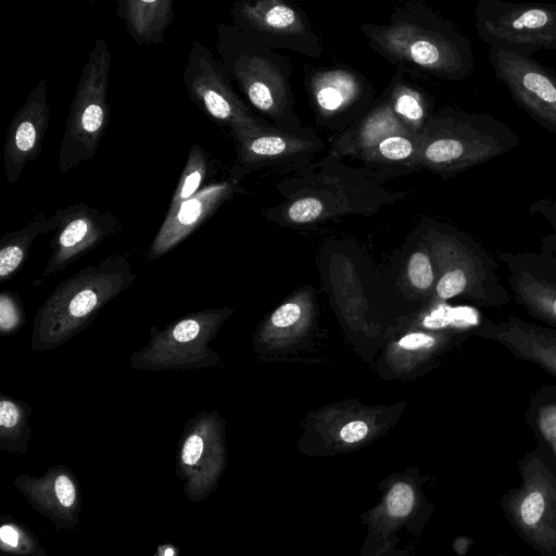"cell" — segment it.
I'll return each instance as SVG.
<instances>
[{
	"label": "cell",
	"mask_w": 556,
	"mask_h": 556,
	"mask_svg": "<svg viewBox=\"0 0 556 556\" xmlns=\"http://www.w3.org/2000/svg\"><path fill=\"white\" fill-rule=\"evenodd\" d=\"M359 27L368 47L404 73L462 81L475 70L469 38L422 3L402 4L388 23Z\"/></svg>",
	"instance_id": "6da1fadb"
},
{
	"label": "cell",
	"mask_w": 556,
	"mask_h": 556,
	"mask_svg": "<svg viewBox=\"0 0 556 556\" xmlns=\"http://www.w3.org/2000/svg\"><path fill=\"white\" fill-rule=\"evenodd\" d=\"M281 201L267 208L271 219L309 225L346 214L370 215L408 194L393 191L359 167L323 156L274 182Z\"/></svg>",
	"instance_id": "7a4b0ae2"
},
{
	"label": "cell",
	"mask_w": 556,
	"mask_h": 556,
	"mask_svg": "<svg viewBox=\"0 0 556 556\" xmlns=\"http://www.w3.org/2000/svg\"><path fill=\"white\" fill-rule=\"evenodd\" d=\"M520 144L518 135L488 113L443 106L432 113L420 138L422 169L451 177Z\"/></svg>",
	"instance_id": "3957f363"
},
{
	"label": "cell",
	"mask_w": 556,
	"mask_h": 556,
	"mask_svg": "<svg viewBox=\"0 0 556 556\" xmlns=\"http://www.w3.org/2000/svg\"><path fill=\"white\" fill-rule=\"evenodd\" d=\"M233 35L228 67L254 113L280 129L302 128L294 110L292 67L288 59L239 31Z\"/></svg>",
	"instance_id": "277c9868"
},
{
	"label": "cell",
	"mask_w": 556,
	"mask_h": 556,
	"mask_svg": "<svg viewBox=\"0 0 556 556\" xmlns=\"http://www.w3.org/2000/svg\"><path fill=\"white\" fill-rule=\"evenodd\" d=\"M420 478L395 476L380 483L379 502L361 516L367 536L359 556H412L433 506Z\"/></svg>",
	"instance_id": "5b68a950"
},
{
	"label": "cell",
	"mask_w": 556,
	"mask_h": 556,
	"mask_svg": "<svg viewBox=\"0 0 556 556\" xmlns=\"http://www.w3.org/2000/svg\"><path fill=\"white\" fill-rule=\"evenodd\" d=\"M520 483L501 495L516 534L541 556H556V462L540 448L517 460Z\"/></svg>",
	"instance_id": "8992f818"
},
{
	"label": "cell",
	"mask_w": 556,
	"mask_h": 556,
	"mask_svg": "<svg viewBox=\"0 0 556 556\" xmlns=\"http://www.w3.org/2000/svg\"><path fill=\"white\" fill-rule=\"evenodd\" d=\"M111 53L97 39L80 75L60 149V172L65 174L91 159L105 132Z\"/></svg>",
	"instance_id": "52a82bcc"
},
{
	"label": "cell",
	"mask_w": 556,
	"mask_h": 556,
	"mask_svg": "<svg viewBox=\"0 0 556 556\" xmlns=\"http://www.w3.org/2000/svg\"><path fill=\"white\" fill-rule=\"evenodd\" d=\"M475 26L484 42L508 53L556 52V4L479 0Z\"/></svg>",
	"instance_id": "ba28073f"
},
{
	"label": "cell",
	"mask_w": 556,
	"mask_h": 556,
	"mask_svg": "<svg viewBox=\"0 0 556 556\" xmlns=\"http://www.w3.org/2000/svg\"><path fill=\"white\" fill-rule=\"evenodd\" d=\"M236 161L230 178L239 184L252 172L263 168L298 170L325 150L320 136L309 127L285 130L274 125L261 126L232 136Z\"/></svg>",
	"instance_id": "9c48e42d"
},
{
	"label": "cell",
	"mask_w": 556,
	"mask_h": 556,
	"mask_svg": "<svg viewBox=\"0 0 556 556\" xmlns=\"http://www.w3.org/2000/svg\"><path fill=\"white\" fill-rule=\"evenodd\" d=\"M239 33L262 46L318 58L324 48L308 17L285 0L240 1L233 8Z\"/></svg>",
	"instance_id": "30bf717a"
},
{
	"label": "cell",
	"mask_w": 556,
	"mask_h": 556,
	"mask_svg": "<svg viewBox=\"0 0 556 556\" xmlns=\"http://www.w3.org/2000/svg\"><path fill=\"white\" fill-rule=\"evenodd\" d=\"M65 283L61 291L47 302L34 329L35 343L54 346L70 337L80 325L87 321L97 308L113 296L122 287V279H113L112 275L99 273H80Z\"/></svg>",
	"instance_id": "8fae6325"
},
{
	"label": "cell",
	"mask_w": 556,
	"mask_h": 556,
	"mask_svg": "<svg viewBox=\"0 0 556 556\" xmlns=\"http://www.w3.org/2000/svg\"><path fill=\"white\" fill-rule=\"evenodd\" d=\"M304 85L316 124L337 134L359 119L376 99L370 81L346 65L314 68Z\"/></svg>",
	"instance_id": "7c38bea8"
},
{
	"label": "cell",
	"mask_w": 556,
	"mask_h": 556,
	"mask_svg": "<svg viewBox=\"0 0 556 556\" xmlns=\"http://www.w3.org/2000/svg\"><path fill=\"white\" fill-rule=\"evenodd\" d=\"M452 264L439 278L437 293L447 300L464 295L482 308H500L510 300L497 276V263L475 240L464 235L446 238Z\"/></svg>",
	"instance_id": "4fadbf2b"
},
{
	"label": "cell",
	"mask_w": 556,
	"mask_h": 556,
	"mask_svg": "<svg viewBox=\"0 0 556 556\" xmlns=\"http://www.w3.org/2000/svg\"><path fill=\"white\" fill-rule=\"evenodd\" d=\"M190 97L216 123L238 135L273 125L255 114L231 88L226 74L210 51L194 43L184 74Z\"/></svg>",
	"instance_id": "5bb4252c"
},
{
	"label": "cell",
	"mask_w": 556,
	"mask_h": 556,
	"mask_svg": "<svg viewBox=\"0 0 556 556\" xmlns=\"http://www.w3.org/2000/svg\"><path fill=\"white\" fill-rule=\"evenodd\" d=\"M489 60L496 78L518 106L544 129L556 135V72L532 58L492 47Z\"/></svg>",
	"instance_id": "9a60e30c"
},
{
	"label": "cell",
	"mask_w": 556,
	"mask_h": 556,
	"mask_svg": "<svg viewBox=\"0 0 556 556\" xmlns=\"http://www.w3.org/2000/svg\"><path fill=\"white\" fill-rule=\"evenodd\" d=\"M508 270L513 299L542 325L556 329V255L500 253Z\"/></svg>",
	"instance_id": "2e32d148"
},
{
	"label": "cell",
	"mask_w": 556,
	"mask_h": 556,
	"mask_svg": "<svg viewBox=\"0 0 556 556\" xmlns=\"http://www.w3.org/2000/svg\"><path fill=\"white\" fill-rule=\"evenodd\" d=\"M13 484L56 530H70L78 525L83 502L80 485L66 466L51 467L41 477L18 475Z\"/></svg>",
	"instance_id": "e0dca14e"
},
{
	"label": "cell",
	"mask_w": 556,
	"mask_h": 556,
	"mask_svg": "<svg viewBox=\"0 0 556 556\" xmlns=\"http://www.w3.org/2000/svg\"><path fill=\"white\" fill-rule=\"evenodd\" d=\"M224 466L222 446L211 428L202 420L187 429L176 462V473L187 498L198 502L210 496L218 485Z\"/></svg>",
	"instance_id": "ac0fdd59"
},
{
	"label": "cell",
	"mask_w": 556,
	"mask_h": 556,
	"mask_svg": "<svg viewBox=\"0 0 556 556\" xmlns=\"http://www.w3.org/2000/svg\"><path fill=\"white\" fill-rule=\"evenodd\" d=\"M471 332L504 346L516 358L527 361L556 377V329L517 316L483 318Z\"/></svg>",
	"instance_id": "d6986e66"
},
{
	"label": "cell",
	"mask_w": 556,
	"mask_h": 556,
	"mask_svg": "<svg viewBox=\"0 0 556 556\" xmlns=\"http://www.w3.org/2000/svg\"><path fill=\"white\" fill-rule=\"evenodd\" d=\"M48 124L47 85L41 79L14 114L7 132L3 156L9 182L14 184L25 165L38 157Z\"/></svg>",
	"instance_id": "ffe728a7"
},
{
	"label": "cell",
	"mask_w": 556,
	"mask_h": 556,
	"mask_svg": "<svg viewBox=\"0 0 556 556\" xmlns=\"http://www.w3.org/2000/svg\"><path fill=\"white\" fill-rule=\"evenodd\" d=\"M238 190L239 184L229 177L205 186L176 208L168 210L149 255L157 257L178 244Z\"/></svg>",
	"instance_id": "44dd1931"
},
{
	"label": "cell",
	"mask_w": 556,
	"mask_h": 556,
	"mask_svg": "<svg viewBox=\"0 0 556 556\" xmlns=\"http://www.w3.org/2000/svg\"><path fill=\"white\" fill-rule=\"evenodd\" d=\"M116 227L115 217L84 203L62 210L58 232L52 241V264L63 265L94 247Z\"/></svg>",
	"instance_id": "7402d4cb"
},
{
	"label": "cell",
	"mask_w": 556,
	"mask_h": 556,
	"mask_svg": "<svg viewBox=\"0 0 556 556\" xmlns=\"http://www.w3.org/2000/svg\"><path fill=\"white\" fill-rule=\"evenodd\" d=\"M421 135L408 130L390 134L358 152L356 161L374 180L386 181L422 169L419 159Z\"/></svg>",
	"instance_id": "603a6c76"
},
{
	"label": "cell",
	"mask_w": 556,
	"mask_h": 556,
	"mask_svg": "<svg viewBox=\"0 0 556 556\" xmlns=\"http://www.w3.org/2000/svg\"><path fill=\"white\" fill-rule=\"evenodd\" d=\"M402 130L412 131L394 112L390 91L386 87L359 119L334 136L325 156L334 161L352 160L384 136Z\"/></svg>",
	"instance_id": "cb8c5ba5"
},
{
	"label": "cell",
	"mask_w": 556,
	"mask_h": 556,
	"mask_svg": "<svg viewBox=\"0 0 556 556\" xmlns=\"http://www.w3.org/2000/svg\"><path fill=\"white\" fill-rule=\"evenodd\" d=\"M119 5L127 28L139 45L160 42L173 22L170 0H127Z\"/></svg>",
	"instance_id": "d4e9b609"
},
{
	"label": "cell",
	"mask_w": 556,
	"mask_h": 556,
	"mask_svg": "<svg viewBox=\"0 0 556 556\" xmlns=\"http://www.w3.org/2000/svg\"><path fill=\"white\" fill-rule=\"evenodd\" d=\"M387 87L399 118L409 130L422 135L434 112L431 94L407 80L400 70H396Z\"/></svg>",
	"instance_id": "484cf974"
},
{
	"label": "cell",
	"mask_w": 556,
	"mask_h": 556,
	"mask_svg": "<svg viewBox=\"0 0 556 556\" xmlns=\"http://www.w3.org/2000/svg\"><path fill=\"white\" fill-rule=\"evenodd\" d=\"M525 417L535 447L556 462V384H542L532 392Z\"/></svg>",
	"instance_id": "4316f807"
},
{
	"label": "cell",
	"mask_w": 556,
	"mask_h": 556,
	"mask_svg": "<svg viewBox=\"0 0 556 556\" xmlns=\"http://www.w3.org/2000/svg\"><path fill=\"white\" fill-rule=\"evenodd\" d=\"M62 210L47 219H37L24 226L21 230L7 233L1 240L0 276L9 277L23 262L26 252L38 233L58 228Z\"/></svg>",
	"instance_id": "83f0119b"
},
{
	"label": "cell",
	"mask_w": 556,
	"mask_h": 556,
	"mask_svg": "<svg viewBox=\"0 0 556 556\" xmlns=\"http://www.w3.org/2000/svg\"><path fill=\"white\" fill-rule=\"evenodd\" d=\"M1 521L0 556H49L29 528L11 516Z\"/></svg>",
	"instance_id": "f1b7e54d"
},
{
	"label": "cell",
	"mask_w": 556,
	"mask_h": 556,
	"mask_svg": "<svg viewBox=\"0 0 556 556\" xmlns=\"http://www.w3.org/2000/svg\"><path fill=\"white\" fill-rule=\"evenodd\" d=\"M29 431L21 406L11 400L0 402V447L10 453H25Z\"/></svg>",
	"instance_id": "f546056e"
},
{
	"label": "cell",
	"mask_w": 556,
	"mask_h": 556,
	"mask_svg": "<svg viewBox=\"0 0 556 556\" xmlns=\"http://www.w3.org/2000/svg\"><path fill=\"white\" fill-rule=\"evenodd\" d=\"M206 174L207 155L201 147L193 144L189 150L185 168L175 189L168 210L176 208L197 194Z\"/></svg>",
	"instance_id": "4dcf8cb0"
},
{
	"label": "cell",
	"mask_w": 556,
	"mask_h": 556,
	"mask_svg": "<svg viewBox=\"0 0 556 556\" xmlns=\"http://www.w3.org/2000/svg\"><path fill=\"white\" fill-rule=\"evenodd\" d=\"M408 276L418 289H428L433 282V273L429 257L422 252L412 255L408 263Z\"/></svg>",
	"instance_id": "1f68e13d"
},
{
	"label": "cell",
	"mask_w": 556,
	"mask_h": 556,
	"mask_svg": "<svg viewBox=\"0 0 556 556\" xmlns=\"http://www.w3.org/2000/svg\"><path fill=\"white\" fill-rule=\"evenodd\" d=\"M18 315L16 306L7 294L1 295L0 326L2 332L10 331L17 326Z\"/></svg>",
	"instance_id": "d6a6232c"
},
{
	"label": "cell",
	"mask_w": 556,
	"mask_h": 556,
	"mask_svg": "<svg viewBox=\"0 0 556 556\" xmlns=\"http://www.w3.org/2000/svg\"><path fill=\"white\" fill-rule=\"evenodd\" d=\"M301 315V308L294 303L281 305L271 316V321L276 327H288L293 325Z\"/></svg>",
	"instance_id": "836d02e7"
},
{
	"label": "cell",
	"mask_w": 556,
	"mask_h": 556,
	"mask_svg": "<svg viewBox=\"0 0 556 556\" xmlns=\"http://www.w3.org/2000/svg\"><path fill=\"white\" fill-rule=\"evenodd\" d=\"M368 433V426L361 420L348 422L340 430V438L345 443H356L362 441Z\"/></svg>",
	"instance_id": "e575fe53"
},
{
	"label": "cell",
	"mask_w": 556,
	"mask_h": 556,
	"mask_svg": "<svg viewBox=\"0 0 556 556\" xmlns=\"http://www.w3.org/2000/svg\"><path fill=\"white\" fill-rule=\"evenodd\" d=\"M434 344L435 340L433 337L420 332L408 333L399 341V345L405 350L430 349Z\"/></svg>",
	"instance_id": "d590c367"
},
{
	"label": "cell",
	"mask_w": 556,
	"mask_h": 556,
	"mask_svg": "<svg viewBox=\"0 0 556 556\" xmlns=\"http://www.w3.org/2000/svg\"><path fill=\"white\" fill-rule=\"evenodd\" d=\"M471 545H472L471 538L460 536V538H457V540H455L454 549L458 555L465 556L468 553Z\"/></svg>",
	"instance_id": "8d00e7d4"
},
{
	"label": "cell",
	"mask_w": 556,
	"mask_h": 556,
	"mask_svg": "<svg viewBox=\"0 0 556 556\" xmlns=\"http://www.w3.org/2000/svg\"><path fill=\"white\" fill-rule=\"evenodd\" d=\"M498 556H511V555H507V554H500Z\"/></svg>",
	"instance_id": "74e56055"
}]
</instances>
